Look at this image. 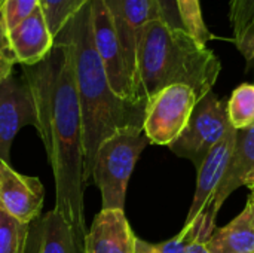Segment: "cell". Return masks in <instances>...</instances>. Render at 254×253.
Segmentation results:
<instances>
[{"label": "cell", "mask_w": 254, "mask_h": 253, "mask_svg": "<svg viewBox=\"0 0 254 253\" xmlns=\"http://www.w3.org/2000/svg\"><path fill=\"white\" fill-rule=\"evenodd\" d=\"M22 72L36 100L37 131L55 179V210L85 239L83 128L70 43L55 36L51 54Z\"/></svg>", "instance_id": "1"}, {"label": "cell", "mask_w": 254, "mask_h": 253, "mask_svg": "<svg viewBox=\"0 0 254 253\" xmlns=\"http://www.w3.org/2000/svg\"><path fill=\"white\" fill-rule=\"evenodd\" d=\"M58 34L70 43L73 51L83 128V182L88 186L100 143L124 127L143 128L146 104L125 101L113 92L94 43L89 4L80 9Z\"/></svg>", "instance_id": "2"}, {"label": "cell", "mask_w": 254, "mask_h": 253, "mask_svg": "<svg viewBox=\"0 0 254 253\" xmlns=\"http://www.w3.org/2000/svg\"><path fill=\"white\" fill-rule=\"evenodd\" d=\"M220 70L217 55L186 30L173 28L161 18L144 27L137 54L140 101L176 84L190 86L199 100L213 89Z\"/></svg>", "instance_id": "3"}, {"label": "cell", "mask_w": 254, "mask_h": 253, "mask_svg": "<svg viewBox=\"0 0 254 253\" xmlns=\"http://www.w3.org/2000/svg\"><path fill=\"white\" fill-rule=\"evenodd\" d=\"M149 143L143 128L134 125L115 131L100 143L91 179L101 192L103 209L124 210L129 177Z\"/></svg>", "instance_id": "4"}, {"label": "cell", "mask_w": 254, "mask_h": 253, "mask_svg": "<svg viewBox=\"0 0 254 253\" xmlns=\"http://www.w3.org/2000/svg\"><path fill=\"white\" fill-rule=\"evenodd\" d=\"M235 140L237 130L229 122L220 142L210 151L202 164L198 167L195 195L183 227L192 240L207 242L214 233L217 215L213 212V203L231 161Z\"/></svg>", "instance_id": "5"}, {"label": "cell", "mask_w": 254, "mask_h": 253, "mask_svg": "<svg viewBox=\"0 0 254 253\" xmlns=\"http://www.w3.org/2000/svg\"><path fill=\"white\" fill-rule=\"evenodd\" d=\"M228 125L226 101L210 91L196 101L186 127L168 148L198 169L210 151L220 142Z\"/></svg>", "instance_id": "6"}, {"label": "cell", "mask_w": 254, "mask_h": 253, "mask_svg": "<svg viewBox=\"0 0 254 253\" xmlns=\"http://www.w3.org/2000/svg\"><path fill=\"white\" fill-rule=\"evenodd\" d=\"M195 91L182 84L170 85L146 101L143 133L150 143L170 146L186 127L196 106Z\"/></svg>", "instance_id": "7"}, {"label": "cell", "mask_w": 254, "mask_h": 253, "mask_svg": "<svg viewBox=\"0 0 254 253\" xmlns=\"http://www.w3.org/2000/svg\"><path fill=\"white\" fill-rule=\"evenodd\" d=\"M91 6V22H92V37L100 55V60L104 66L109 84L113 92L129 103L146 104L138 101L137 92L132 84V79L128 72L125 55L116 34L110 10L104 0H92Z\"/></svg>", "instance_id": "8"}, {"label": "cell", "mask_w": 254, "mask_h": 253, "mask_svg": "<svg viewBox=\"0 0 254 253\" xmlns=\"http://www.w3.org/2000/svg\"><path fill=\"white\" fill-rule=\"evenodd\" d=\"M31 125L39 128V115L33 91L24 76L10 75L0 84V160L9 164L16 133Z\"/></svg>", "instance_id": "9"}, {"label": "cell", "mask_w": 254, "mask_h": 253, "mask_svg": "<svg viewBox=\"0 0 254 253\" xmlns=\"http://www.w3.org/2000/svg\"><path fill=\"white\" fill-rule=\"evenodd\" d=\"M104 1L110 10L113 25L119 37L125 55V61L128 66V72L132 79L138 98V84H137L138 46L144 27L152 19L161 18L158 12V6L155 0H104Z\"/></svg>", "instance_id": "10"}, {"label": "cell", "mask_w": 254, "mask_h": 253, "mask_svg": "<svg viewBox=\"0 0 254 253\" xmlns=\"http://www.w3.org/2000/svg\"><path fill=\"white\" fill-rule=\"evenodd\" d=\"M45 188L37 177L15 171L0 160V207L22 224H31L40 216Z\"/></svg>", "instance_id": "11"}, {"label": "cell", "mask_w": 254, "mask_h": 253, "mask_svg": "<svg viewBox=\"0 0 254 253\" xmlns=\"http://www.w3.org/2000/svg\"><path fill=\"white\" fill-rule=\"evenodd\" d=\"M135 234L124 210L101 209L85 236V253H135Z\"/></svg>", "instance_id": "12"}, {"label": "cell", "mask_w": 254, "mask_h": 253, "mask_svg": "<svg viewBox=\"0 0 254 253\" xmlns=\"http://www.w3.org/2000/svg\"><path fill=\"white\" fill-rule=\"evenodd\" d=\"M7 37L16 61L22 66H34L43 61L55 45L42 4L28 18L7 30Z\"/></svg>", "instance_id": "13"}, {"label": "cell", "mask_w": 254, "mask_h": 253, "mask_svg": "<svg viewBox=\"0 0 254 253\" xmlns=\"http://www.w3.org/2000/svg\"><path fill=\"white\" fill-rule=\"evenodd\" d=\"M241 186H254V125L237 130L234 152L217 189L213 212L217 215L229 195Z\"/></svg>", "instance_id": "14"}, {"label": "cell", "mask_w": 254, "mask_h": 253, "mask_svg": "<svg viewBox=\"0 0 254 253\" xmlns=\"http://www.w3.org/2000/svg\"><path fill=\"white\" fill-rule=\"evenodd\" d=\"M28 242L36 253H85V239L55 209L36 219Z\"/></svg>", "instance_id": "15"}, {"label": "cell", "mask_w": 254, "mask_h": 253, "mask_svg": "<svg viewBox=\"0 0 254 253\" xmlns=\"http://www.w3.org/2000/svg\"><path fill=\"white\" fill-rule=\"evenodd\" d=\"M208 253H254V210L246 209L205 242Z\"/></svg>", "instance_id": "16"}, {"label": "cell", "mask_w": 254, "mask_h": 253, "mask_svg": "<svg viewBox=\"0 0 254 253\" xmlns=\"http://www.w3.org/2000/svg\"><path fill=\"white\" fill-rule=\"evenodd\" d=\"M228 119L235 130L254 125V84H241L226 101Z\"/></svg>", "instance_id": "17"}, {"label": "cell", "mask_w": 254, "mask_h": 253, "mask_svg": "<svg viewBox=\"0 0 254 253\" xmlns=\"http://www.w3.org/2000/svg\"><path fill=\"white\" fill-rule=\"evenodd\" d=\"M30 225L0 207V253H27Z\"/></svg>", "instance_id": "18"}, {"label": "cell", "mask_w": 254, "mask_h": 253, "mask_svg": "<svg viewBox=\"0 0 254 253\" xmlns=\"http://www.w3.org/2000/svg\"><path fill=\"white\" fill-rule=\"evenodd\" d=\"M91 1L92 0H40L54 39L68 21Z\"/></svg>", "instance_id": "19"}, {"label": "cell", "mask_w": 254, "mask_h": 253, "mask_svg": "<svg viewBox=\"0 0 254 253\" xmlns=\"http://www.w3.org/2000/svg\"><path fill=\"white\" fill-rule=\"evenodd\" d=\"M176 3H177L183 28L189 34H192L196 40L207 45L214 36L211 34V31L208 30L204 21L199 0H176Z\"/></svg>", "instance_id": "20"}, {"label": "cell", "mask_w": 254, "mask_h": 253, "mask_svg": "<svg viewBox=\"0 0 254 253\" xmlns=\"http://www.w3.org/2000/svg\"><path fill=\"white\" fill-rule=\"evenodd\" d=\"M229 21L237 45L249 31L254 30V0H231Z\"/></svg>", "instance_id": "21"}, {"label": "cell", "mask_w": 254, "mask_h": 253, "mask_svg": "<svg viewBox=\"0 0 254 253\" xmlns=\"http://www.w3.org/2000/svg\"><path fill=\"white\" fill-rule=\"evenodd\" d=\"M190 240L192 239L186 230H182L176 237H173L167 242L155 243V245L137 237L135 253H183Z\"/></svg>", "instance_id": "22"}, {"label": "cell", "mask_w": 254, "mask_h": 253, "mask_svg": "<svg viewBox=\"0 0 254 253\" xmlns=\"http://www.w3.org/2000/svg\"><path fill=\"white\" fill-rule=\"evenodd\" d=\"M39 6L40 0H3L1 12L7 30L13 28L21 21L28 18Z\"/></svg>", "instance_id": "23"}, {"label": "cell", "mask_w": 254, "mask_h": 253, "mask_svg": "<svg viewBox=\"0 0 254 253\" xmlns=\"http://www.w3.org/2000/svg\"><path fill=\"white\" fill-rule=\"evenodd\" d=\"M15 54L10 48L7 37V27L0 7V84L13 73V66L16 64Z\"/></svg>", "instance_id": "24"}, {"label": "cell", "mask_w": 254, "mask_h": 253, "mask_svg": "<svg viewBox=\"0 0 254 253\" xmlns=\"http://www.w3.org/2000/svg\"><path fill=\"white\" fill-rule=\"evenodd\" d=\"M155 3L158 6L159 16L164 22H167L173 28H183L176 0H155Z\"/></svg>", "instance_id": "25"}, {"label": "cell", "mask_w": 254, "mask_h": 253, "mask_svg": "<svg viewBox=\"0 0 254 253\" xmlns=\"http://www.w3.org/2000/svg\"><path fill=\"white\" fill-rule=\"evenodd\" d=\"M237 48L240 49V52L244 55V58L250 63L254 61V30L249 31L238 43Z\"/></svg>", "instance_id": "26"}, {"label": "cell", "mask_w": 254, "mask_h": 253, "mask_svg": "<svg viewBox=\"0 0 254 253\" xmlns=\"http://www.w3.org/2000/svg\"><path fill=\"white\" fill-rule=\"evenodd\" d=\"M183 253H208L207 251V246H205V242H201V240H190L185 249Z\"/></svg>", "instance_id": "27"}, {"label": "cell", "mask_w": 254, "mask_h": 253, "mask_svg": "<svg viewBox=\"0 0 254 253\" xmlns=\"http://www.w3.org/2000/svg\"><path fill=\"white\" fill-rule=\"evenodd\" d=\"M247 204L252 207L254 210V186L250 188V197H249V201H247Z\"/></svg>", "instance_id": "28"}, {"label": "cell", "mask_w": 254, "mask_h": 253, "mask_svg": "<svg viewBox=\"0 0 254 253\" xmlns=\"http://www.w3.org/2000/svg\"><path fill=\"white\" fill-rule=\"evenodd\" d=\"M1 3H3V0H0V7H1Z\"/></svg>", "instance_id": "29"}]
</instances>
